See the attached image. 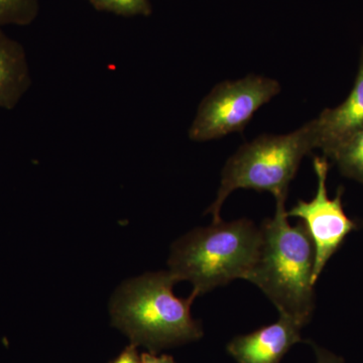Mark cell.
Here are the masks:
<instances>
[{"label":"cell","mask_w":363,"mask_h":363,"mask_svg":"<svg viewBox=\"0 0 363 363\" xmlns=\"http://www.w3.org/2000/svg\"><path fill=\"white\" fill-rule=\"evenodd\" d=\"M286 200H276L274 217L264 219L259 227V257L247 281L262 291L279 315L304 327L316 306L314 247L302 221L295 226L289 223Z\"/></svg>","instance_id":"6da1fadb"},{"label":"cell","mask_w":363,"mask_h":363,"mask_svg":"<svg viewBox=\"0 0 363 363\" xmlns=\"http://www.w3.org/2000/svg\"><path fill=\"white\" fill-rule=\"evenodd\" d=\"M178 283L168 272L143 274L121 285L111 301L112 324L150 352L198 340L201 323L191 314L197 296L179 298L173 292Z\"/></svg>","instance_id":"7a4b0ae2"},{"label":"cell","mask_w":363,"mask_h":363,"mask_svg":"<svg viewBox=\"0 0 363 363\" xmlns=\"http://www.w3.org/2000/svg\"><path fill=\"white\" fill-rule=\"evenodd\" d=\"M262 242L259 227L250 219L212 222L182 236L172 247L169 272L190 281L196 296L234 279H247Z\"/></svg>","instance_id":"3957f363"},{"label":"cell","mask_w":363,"mask_h":363,"mask_svg":"<svg viewBox=\"0 0 363 363\" xmlns=\"http://www.w3.org/2000/svg\"><path fill=\"white\" fill-rule=\"evenodd\" d=\"M316 149L312 121L288 135H264L245 143L227 160L220 187L206 213L213 222L221 220L222 205L238 189L269 192L277 199H286L289 186L301 162Z\"/></svg>","instance_id":"277c9868"},{"label":"cell","mask_w":363,"mask_h":363,"mask_svg":"<svg viewBox=\"0 0 363 363\" xmlns=\"http://www.w3.org/2000/svg\"><path fill=\"white\" fill-rule=\"evenodd\" d=\"M281 90L278 81L255 74L219 83L200 104L189 138L194 142H208L243 133L260 107Z\"/></svg>","instance_id":"5b68a950"},{"label":"cell","mask_w":363,"mask_h":363,"mask_svg":"<svg viewBox=\"0 0 363 363\" xmlns=\"http://www.w3.org/2000/svg\"><path fill=\"white\" fill-rule=\"evenodd\" d=\"M313 168L317 177L316 194L310 201L298 200L286 211V215L301 219L311 238L315 252L312 281L315 285L327 262L340 248L345 238L357 230L358 225L344 211L343 188L338 189L333 199L329 198L327 191L329 160L324 156L315 157Z\"/></svg>","instance_id":"8992f818"},{"label":"cell","mask_w":363,"mask_h":363,"mask_svg":"<svg viewBox=\"0 0 363 363\" xmlns=\"http://www.w3.org/2000/svg\"><path fill=\"white\" fill-rule=\"evenodd\" d=\"M316 149L330 160L336 150L363 128V49L354 85L338 106L327 108L313 119Z\"/></svg>","instance_id":"52a82bcc"},{"label":"cell","mask_w":363,"mask_h":363,"mask_svg":"<svg viewBox=\"0 0 363 363\" xmlns=\"http://www.w3.org/2000/svg\"><path fill=\"white\" fill-rule=\"evenodd\" d=\"M303 326L279 315L278 321L257 330L234 337L227 352L238 363H279L295 344L302 342Z\"/></svg>","instance_id":"ba28073f"},{"label":"cell","mask_w":363,"mask_h":363,"mask_svg":"<svg viewBox=\"0 0 363 363\" xmlns=\"http://www.w3.org/2000/svg\"><path fill=\"white\" fill-rule=\"evenodd\" d=\"M32 84L25 49L0 28V108L11 111Z\"/></svg>","instance_id":"9c48e42d"},{"label":"cell","mask_w":363,"mask_h":363,"mask_svg":"<svg viewBox=\"0 0 363 363\" xmlns=\"http://www.w3.org/2000/svg\"><path fill=\"white\" fill-rule=\"evenodd\" d=\"M330 160L344 177L363 184V128L343 143Z\"/></svg>","instance_id":"30bf717a"},{"label":"cell","mask_w":363,"mask_h":363,"mask_svg":"<svg viewBox=\"0 0 363 363\" xmlns=\"http://www.w3.org/2000/svg\"><path fill=\"white\" fill-rule=\"evenodd\" d=\"M39 11V0H0V28L9 25H30Z\"/></svg>","instance_id":"8fae6325"},{"label":"cell","mask_w":363,"mask_h":363,"mask_svg":"<svg viewBox=\"0 0 363 363\" xmlns=\"http://www.w3.org/2000/svg\"><path fill=\"white\" fill-rule=\"evenodd\" d=\"M97 11L116 13L117 16H147L152 13L149 0H88Z\"/></svg>","instance_id":"7c38bea8"},{"label":"cell","mask_w":363,"mask_h":363,"mask_svg":"<svg viewBox=\"0 0 363 363\" xmlns=\"http://www.w3.org/2000/svg\"><path fill=\"white\" fill-rule=\"evenodd\" d=\"M111 363H140V355L135 344H130Z\"/></svg>","instance_id":"4fadbf2b"},{"label":"cell","mask_w":363,"mask_h":363,"mask_svg":"<svg viewBox=\"0 0 363 363\" xmlns=\"http://www.w3.org/2000/svg\"><path fill=\"white\" fill-rule=\"evenodd\" d=\"M311 344L313 348H314L315 353H316V363H344L342 357H337V355L331 353L330 351L315 345L314 343Z\"/></svg>","instance_id":"5bb4252c"},{"label":"cell","mask_w":363,"mask_h":363,"mask_svg":"<svg viewBox=\"0 0 363 363\" xmlns=\"http://www.w3.org/2000/svg\"><path fill=\"white\" fill-rule=\"evenodd\" d=\"M140 363H176L169 355H157L156 352H145L140 355Z\"/></svg>","instance_id":"9a60e30c"}]
</instances>
